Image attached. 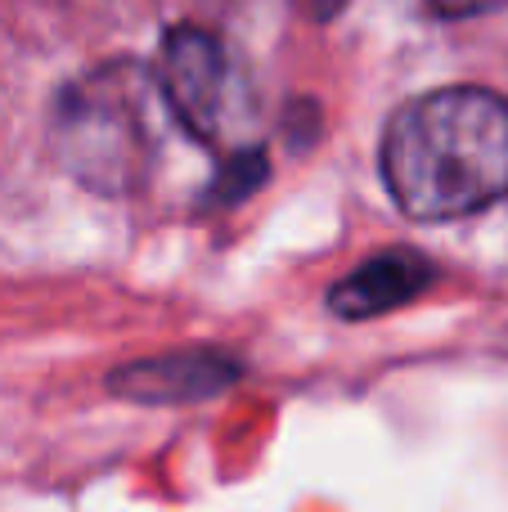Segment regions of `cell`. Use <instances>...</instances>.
Instances as JSON below:
<instances>
[{"instance_id":"obj_1","label":"cell","mask_w":508,"mask_h":512,"mask_svg":"<svg viewBox=\"0 0 508 512\" xmlns=\"http://www.w3.org/2000/svg\"><path fill=\"white\" fill-rule=\"evenodd\" d=\"M383 180L410 221H459L508 194V99L441 86L387 122Z\"/></svg>"},{"instance_id":"obj_2","label":"cell","mask_w":508,"mask_h":512,"mask_svg":"<svg viewBox=\"0 0 508 512\" xmlns=\"http://www.w3.org/2000/svg\"><path fill=\"white\" fill-rule=\"evenodd\" d=\"M167 99L140 63H104L68 95L54 117V149L81 185L99 194H135L162 153Z\"/></svg>"},{"instance_id":"obj_3","label":"cell","mask_w":508,"mask_h":512,"mask_svg":"<svg viewBox=\"0 0 508 512\" xmlns=\"http://www.w3.org/2000/svg\"><path fill=\"white\" fill-rule=\"evenodd\" d=\"M158 90L189 140L230 153L248 126V90L230 50L203 27H171L158 50Z\"/></svg>"},{"instance_id":"obj_4","label":"cell","mask_w":508,"mask_h":512,"mask_svg":"<svg viewBox=\"0 0 508 512\" xmlns=\"http://www.w3.org/2000/svg\"><path fill=\"white\" fill-rule=\"evenodd\" d=\"M243 364L225 351H167L149 360H131L108 373V396L131 400V405H198V400L221 396L234 387Z\"/></svg>"},{"instance_id":"obj_5","label":"cell","mask_w":508,"mask_h":512,"mask_svg":"<svg viewBox=\"0 0 508 512\" xmlns=\"http://www.w3.org/2000/svg\"><path fill=\"white\" fill-rule=\"evenodd\" d=\"M432 279H437V270H432L428 256L405 252V248L378 252L333 283L329 310L338 319H378V315H387V310L414 301Z\"/></svg>"},{"instance_id":"obj_6","label":"cell","mask_w":508,"mask_h":512,"mask_svg":"<svg viewBox=\"0 0 508 512\" xmlns=\"http://www.w3.org/2000/svg\"><path fill=\"white\" fill-rule=\"evenodd\" d=\"M441 18H473V14H486V9L504 5V0H428Z\"/></svg>"}]
</instances>
